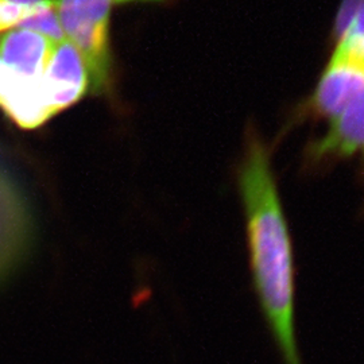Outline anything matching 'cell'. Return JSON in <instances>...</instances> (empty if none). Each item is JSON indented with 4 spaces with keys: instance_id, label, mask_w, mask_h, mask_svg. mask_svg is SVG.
<instances>
[{
    "instance_id": "obj_1",
    "label": "cell",
    "mask_w": 364,
    "mask_h": 364,
    "mask_svg": "<svg viewBox=\"0 0 364 364\" xmlns=\"http://www.w3.org/2000/svg\"><path fill=\"white\" fill-rule=\"evenodd\" d=\"M236 180L246 218L254 287L285 364H302L294 331L296 269L291 237L270 154L258 132L246 134Z\"/></svg>"
},
{
    "instance_id": "obj_2",
    "label": "cell",
    "mask_w": 364,
    "mask_h": 364,
    "mask_svg": "<svg viewBox=\"0 0 364 364\" xmlns=\"http://www.w3.org/2000/svg\"><path fill=\"white\" fill-rule=\"evenodd\" d=\"M114 0H55L60 25L77 49L92 91H105L111 80L109 13Z\"/></svg>"
},
{
    "instance_id": "obj_3",
    "label": "cell",
    "mask_w": 364,
    "mask_h": 364,
    "mask_svg": "<svg viewBox=\"0 0 364 364\" xmlns=\"http://www.w3.org/2000/svg\"><path fill=\"white\" fill-rule=\"evenodd\" d=\"M329 123L326 135L309 146V165H326L353 156L364 161V88Z\"/></svg>"
},
{
    "instance_id": "obj_4",
    "label": "cell",
    "mask_w": 364,
    "mask_h": 364,
    "mask_svg": "<svg viewBox=\"0 0 364 364\" xmlns=\"http://www.w3.org/2000/svg\"><path fill=\"white\" fill-rule=\"evenodd\" d=\"M88 87V72L81 54L68 39L55 45L42 78L50 115L75 105Z\"/></svg>"
},
{
    "instance_id": "obj_5",
    "label": "cell",
    "mask_w": 364,
    "mask_h": 364,
    "mask_svg": "<svg viewBox=\"0 0 364 364\" xmlns=\"http://www.w3.org/2000/svg\"><path fill=\"white\" fill-rule=\"evenodd\" d=\"M363 88V65L332 58L313 93L309 108L314 115L331 120Z\"/></svg>"
},
{
    "instance_id": "obj_6",
    "label": "cell",
    "mask_w": 364,
    "mask_h": 364,
    "mask_svg": "<svg viewBox=\"0 0 364 364\" xmlns=\"http://www.w3.org/2000/svg\"><path fill=\"white\" fill-rule=\"evenodd\" d=\"M0 105L23 129H34L52 117L42 80L22 77L6 66L0 70Z\"/></svg>"
},
{
    "instance_id": "obj_7",
    "label": "cell",
    "mask_w": 364,
    "mask_h": 364,
    "mask_svg": "<svg viewBox=\"0 0 364 364\" xmlns=\"http://www.w3.org/2000/svg\"><path fill=\"white\" fill-rule=\"evenodd\" d=\"M55 45L34 31L16 28L0 37V58L14 73L42 80Z\"/></svg>"
},
{
    "instance_id": "obj_8",
    "label": "cell",
    "mask_w": 364,
    "mask_h": 364,
    "mask_svg": "<svg viewBox=\"0 0 364 364\" xmlns=\"http://www.w3.org/2000/svg\"><path fill=\"white\" fill-rule=\"evenodd\" d=\"M332 36L336 42L332 58L364 65V0L341 1Z\"/></svg>"
},
{
    "instance_id": "obj_9",
    "label": "cell",
    "mask_w": 364,
    "mask_h": 364,
    "mask_svg": "<svg viewBox=\"0 0 364 364\" xmlns=\"http://www.w3.org/2000/svg\"><path fill=\"white\" fill-rule=\"evenodd\" d=\"M15 27L34 31L45 37L53 45H58L66 41L65 34L60 25L55 0H48L45 4L34 9Z\"/></svg>"
},
{
    "instance_id": "obj_10",
    "label": "cell",
    "mask_w": 364,
    "mask_h": 364,
    "mask_svg": "<svg viewBox=\"0 0 364 364\" xmlns=\"http://www.w3.org/2000/svg\"><path fill=\"white\" fill-rule=\"evenodd\" d=\"M37 9V7H36ZM34 9H27L21 6H14L9 3L0 1V30L16 26L23 18H26L28 14Z\"/></svg>"
},
{
    "instance_id": "obj_11",
    "label": "cell",
    "mask_w": 364,
    "mask_h": 364,
    "mask_svg": "<svg viewBox=\"0 0 364 364\" xmlns=\"http://www.w3.org/2000/svg\"><path fill=\"white\" fill-rule=\"evenodd\" d=\"M4 68V65H3V63H1V58H0V70Z\"/></svg>"
},
{
    "instance_id": "obj_12",
    "label": "cell",
    "mask_w": 364,
    "mask_h": 364,
    "mask_svg": "<svg viewBox=\"0 0 364 364\" xmlns=\"http://www.w3.org/2000/svg\"><path fill=\"white\" fill-rule=\"evenodd\" d=\"M0 1H1V3H9V4H10V0H0Z\"/></svg>"
},
{
    "instance_id": "obj_13",
    "label": "cell",
    "mask_w": 364,
    "mask_h": 364,
    "mask_svg": "<svg viewBox=\"0 0 364 364\" xmlns=\"http://www.w3.org/2000/svg\"><path fill=\"white\" fill-rule=\"evenodd\" d=\"M120 1H124V0H120Z\"/></svg>"
}]
</instances>
